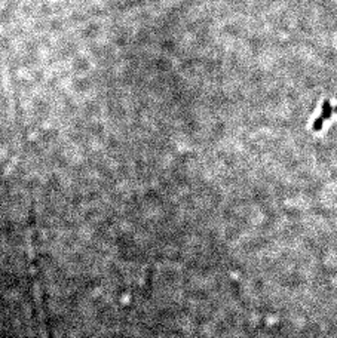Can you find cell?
<instances>
[{"instance_id": "cell-1", "label": "cell", "mask_w": 337, "mask_h": 338, "mask_svg": "<svg viewBox=\"0 0 337 338\" xmlns=\"http://www.w3.org/2000/svg\"><path fill=\"white\" fill-rule=\"evenodd\" d=\"M334 113H337V107L333 108L331 103H330L328 100H325V101L322 103L321 114L315 119V122L312 125V131H313V132H321L322 126H324L325 120H328Z\"/></svg>"}]
</instances>
